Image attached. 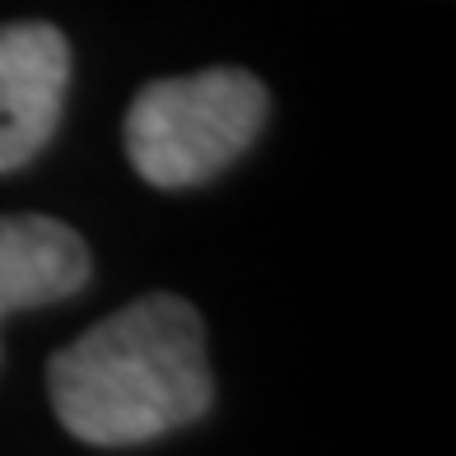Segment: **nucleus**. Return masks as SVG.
I'll return each mask as SVG.
<instances>
[{"mask_svg":"<svg viewBox=\"0 0 456 456\" xmlns=\"http://www.w3.org/2000/svg\"><path fill=\"white\" fill-rule=\"evenodd\" d=\"M89 275V247L70 224L47 215H0V322L79 294Z\"/></svg>","mask_w":456,"mask_h":456,"instance_id":"nucleus-4","label":"nucleus"},{"mask_svg":"<svg viewBox=\"0 0 456 456\" xmlns=\"http://www.w3.org/2000/svg\"><path fill=\"white\" fill-rule=\"evenodd\" d=\"M47 391L56 419L79 443H154L196 424L215 401L205 322L177 294H144L61 349Z\"/></svg>","mask_w":456,"mask_h":456,"instance_id":"nucleus-1","label":"nucleus"},{"mask_svg":"<svg viewBox=\"0 0 456 456\" xmlns=\"http://www.w3.org/2000/svg\"><path fill=\"white\" fill-rule=\"evenodd\" d=\"M70 47L56 24H0V173L47 150L66 112Z\"/></svg>","mask_w":456,"mask_h":456,"instance_id":"nucleus-3","label":"nucleus"},{"mask_svg":"<svg viewBox=\"0 0 456 456\" xmlns=\"http://www.w3.org/2000/svg\"><path fill=\"white\" fill-rule=\"evenodd\" d=\"M265 112H271L265 85L247 70L154 79L126 112L131 168L159 191L200 186L261 135Z\"/></svg>","mask_w":456,"mask_h":456,"instance_id":"nucleus-2","label":"nucleus"}]
</instances>
